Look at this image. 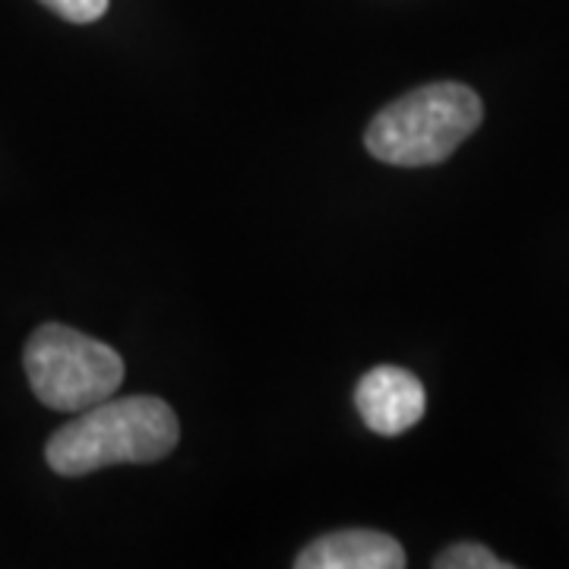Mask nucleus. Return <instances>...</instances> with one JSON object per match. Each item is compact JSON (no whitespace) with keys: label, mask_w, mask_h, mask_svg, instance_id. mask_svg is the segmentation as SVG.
Segmentation results:
<instances>
[{"label":"nucleus","mask_w":569,"mask_h":569,"mask_svg":"<svg viewBox=\"0 0 569 569\" xmlns=\"http://www.w3.org/2000/svg\"><path fill=\"white\" fill-rule=\"evenodd\" d=\"M481 118V99L466 82H430L389 102L370 121L367 152L399 168L437 164L478 130Z\"/></svg>","instance_id":"nucleus-2"},{"label":"nucleus","mask_w":569,"mask_h":569,"mask_svg":"<svg viewBox=\"0 0 569 569\" xmlns=\"http://www.w3.org/2000/svg\"><path fill=\"white\" fill-rule=\"evenodd\" d=\"M181 427L168 402L156 396L104 399L63 425L44 449L48 466L63 478H80L108 466L159 462L178 447Z\"/></svg>","instance_id":"nucleus-1"},{"label":"nucleus","mask_w":569,"mask_h":569,"mask_svg":"<svg viewBox=\"0 0 569 569\" xmlns=\"http://www.w3.org/2000/svg\"><path fill=\"white\" fill-rule=\"evenodd\" d=\"M26 373L41 406L80 415L118 392L123 361L114 348L80 329L48 323L26 346Z\"/></svg>","instance_id":"nucleus-3"},{"label":"nucleus","mask_w":569,"mask_h":569,"mask_svg":"<svg viewBox=\"0 0 569 569\" xmlns=\"http://www.w3.org/2000/svg\"><path fill=\"white\" fill-rule=\"evenodd\" d=\"M437 569H507L509 563L497 560L493 550L481 548V545H452L447 548L437 560H433Z\"/></svg>","instance_id":"nucleus-6"},{"label":"nucleus","mask_w":569,"mask_h":569,"mask_svg":"<svg viewBox=\"0 0 569 569\" xmlns=\"http://www.w3.org/2000/svg\"><path fill=\"white\" fill-rule=\"evenodd\" d=\"M298 569H402L406 567V550L402 545L370 529L332 531L307 545L298 560Z\"/></svg>","instance_id":"nucleus-5"},{"label":"nucleus","mask_w":569,"mask_h":569,"mask_svg":"<svg viewBox=\"0 0 569 569\" xmlns=\"http://www.w3.org/2000/svg\"><path fill=\"white\" fill-rule=\"evenodd\" d=\"M355 406L365 425L380 437H399L425 418L427 396L421 380L402 367H373L355 389Z\"/></svg>","instance_id":"nucleus-4"},{"label":"nucleus","mask_w":569,"mask_h":569,"mask_svg":"<svg viewBox=\"0 0 569 569\" xmlns=\"http://www.w3.org/2000/svg\"><path fill=\"white\" fill-rule=\"evenodd\" d=\"M41 3L70 22H96L108 10V0H41Z\"/></svg>","instance_id":"nucleus-7"}]
</instances>
